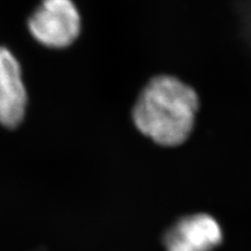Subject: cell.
Segmentation results:
<instances>
[{"label": "cell", "mask_w": 251, "mask_h": 251, "mask_svg": "<svg viewBox=\"0 0 251 251\" xmlns=\"http://www.w3.org/2000/svg\"><path fill=\"white\" fill-rule=\"evenodd\" d=\"M198 96L172 76L155 77L141 92L133 120L141 133L161 146L183 143L193 129Z\"/></svg>", "instance_id": "obj_1"}, {"label": "cell", "mask_w": 251, "mask_h": 251, "mask_svg": "<svg viewBox=\"0 0 251 251\" xmlns=\"http://www.w3.org/2000/svg\"><path fill=\"white\" fill-rule=\"evenodd\" d=\"M28 28L41 45L65 48L79 35L80 15L72 0H43L28 21Z\"/></svg>", "instance_id": "obj_2"}, {"label": "cell", "mask_w": 251, "mask_h": 251, "mask_svg": "<svg viewBox=\"0 0 251 251\" xmlns=\"http://www.w3.org/2000/svg\"><path fill=\"white\" fill-rule=\"evenodd\" d=\"M27 101L20 64L7 48L0 47V124L18 127L25 118Z\"/></svg>", "instance_id": "obj_3"}, {"label": "cell", "mask_w": 251, "mask_h": 251, "mask_svg": "<svg viewBox=\"0 0 251 251\" xmlns=\"http://www.w3.org/2000/svg\"><path fill=\"white\" fill-rule=\"evenodd\" d=\"M221 241V228L208 214L181 219L164 237L166 251H212Z\"/></svg>", "instance_id": "obj_4"}]
</instances>
